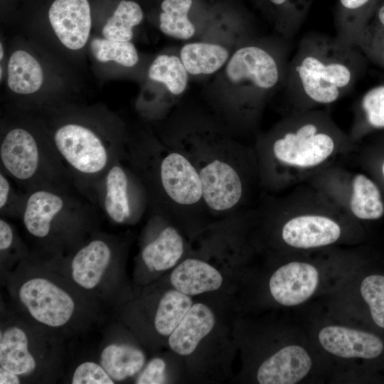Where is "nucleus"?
I'll list each match as a JSON object with an SVG mask.
<instances>
[{
  "mask_svg": "<svg viewBox=\"0 0 384 384\" xmlns=\"http://www.w3.org/2000/svg\"><path fill=\"white\" fill-rule=\"evenodd\" d=\"M356 146L329 109L289 112L253 146L260 187L274 193L305 183Z\"/></svg>",
  "mask_w": 384,
  "mask_h": 384,
  "instance_id": "obj_1",
  "label": "nucleus"
},
{
  "mask_svg": "<svg viewBox=\"0 0 384 384\" xmlns=\"http://www.w3.org/2000/svg\"><path fill=\"white\" fill-rule=\"evenodd\" d=\"M262 198L255 210L254 239L257 249L272 256L353 246L359 239L360 223L307 182L284 196Z\"/></svg>",
  "mask_w": 384,
  "mask_h": 384,
  "instance_id": "obj_2",
  "label": "nucleus"
},
{
  "mask_svg": "<svg viewBox=\"0 0 384 384\" xmlns=\"http://www.w3.org/2000/svg\"><path fill=\"white\" fill-rule=\"evenodd\" d=\"M191 161L200 178L210 216L222 218L245 208L260 186L253 147L213 131L181 130L164 141Z\"/></svg>",
  "mask_w": 384,
  "mask_h": 384,
  "instance_id": "obj_3",
  "label": "nucleus"
},
{
  "mask_svg": "<svg viewBox=\"0 0 384 384\" xmlns=\"http://www.w3.org/2000/svg\"><path fill=\"white\" fill-rule=\"evenodd\" d=\"M363 54L335 36H304L289 61L284 84L289 112L328 107L347 95L364 70Z\"/></svg>",
  "mask_w": 384,
  "mask_h": 384,
  "instance_id": "obj_4",
  "label": "nucleus"
},
{
  "mask_svg": "<svg viewBox=\"0 0 384 384\" xmlns=\"http://www.w3.org/2000/svg\"><path fill=\"white\" fill-rule=\"evenodd\" d=\"M153 213L195 235L210 223L198 174L188 157L164 141L129 151Z\"/></svg>",
  "mask_w": 384,
  "mask_h": 384,
  "instance_id": "obj_5",
  "label": "nucleus"
},
{
  "mask_svg": "<svg viewBox=\"0 0 384 384\" xmlns=\"http://www.w3.org/2000/svg\"><path fill=\"white\" fill-rule=\"evenodd\" d=\"M274 257L279 262L267 279V292L277 305L286 308L334 292L353 271L355 261L353 250L343 247Z\"/></svg>",
  "mask_w": 384,
  "mask_h": 384,
  "instance_id": "obj_6",
  "label": "nucleus"
},
{
  "mask_svg": "<svg viewBox=\"0 0 384 384\" xmlns=\"http://www.w3.org/2000/svg\"><path fill=\"white\" fill-rule=\"evenodd\" d=\"M287 50L284 43L252 41L237 49L228 60V80L242 87L238 114L244 125L255 126L268 96L284 85L289 61Z\"/></svg>",
  "mask_w": 384,
  "mask_h": 384,
  "instance_id": "obj_7",
  "label": "nucleus"
},
{
  "mask_svg": "<svg viewBox=\"0 0 384 384\" xmlns=\"http://www.w3.org/2000/svg\"><path fill=\"white\" fill-rule=\"evenodd\" d=\"M262 350L252 368L255 383L297 384L307 382L328 368L309 334L294 329L280 341ZM326 359V358H325Z\"/></svg>",
  "mask_w": 384,
  "mask_h": 384,
  "instance_id": "obj_8",
  "label": "nucleus"
},
{
  "mask_svg": "<svg viewBox=\"0 0 384 384\" xmlns=\"http://www.w3.org/2000/svg\"><path fill=\"white\" fill-rule=\"evenodd\" d=\"M307 183L361 223L384 215V200L378 184L365 174L334 164L312 176Z\"/></svg>",
  "mask_w": 384,
  "mask_h": 384,
  "instance_id": "obj_9",
  "label": "nucleus"
},
{
  "mask_svg": "<svg viewBox=\"0 0 384 384\" xmlns=\"http://www.w3.org/2000/svg\"><path fill=\"white\" fill-rule=\"evenodd\" d=\"M53 143L59 158L74 173L85 178L105 174L119 152L111 151L91 129L75 123L58 128Z\"/></svg>",
  "mask_w": 384,
  "mask_h": 384,
  "instance_id": "obj_10",
  "label": "nucleus"
},
{
  "mask_svg": "<svg viewBox=\"0 0 384 384\" xmlns=\"http://www.w3.org/2000/svg\"><path fill=\"white\" fill-rule=\"evenodd\" d=\"M308 334L328 361L353 364L356 360L377 358L384 351V343L379 336L343 321H315Z\"/></svg>",
  "mask_w": 384,
  "mask_h": 384,
  "instance_id": "obj_11",
  "label": "nucleus"
},
{
  "mask_svg": "<svg viewBox=\"0 0 384 384\" xmlns=\"http://www.w3.org/2000/svg\"><path fill=\"white\" fill-rule=\"evenodd\" d=\"M17 295L28 314L47 327L66 326L78 311L73 296L48 277L33 276L27 279L19 286Z\"/></svg>",
  "mask_w": 384,
  "mask_h": 384,
  "instance_id": "obj_12",
  "label": "nucleus"
},
{
  "mask_svg": "<svg viewBox=\"0 0 384 384\" xmlns=\"http://www.w3.org/2000/svg\"><path fill=\"white\" fill-rule=\"evenodd\" d=\"M148 206L145 188L132 167L117 158L104 176L103 206L114 223L124 224L139 218Z\"/></svg>",
  "mask_w": 384,
  "mask_h": 384,
  "instance_id": "obj_13",
  "label": "nucleus"
},
{
  "mask_svg": "<svg viewBox=\"0 0 384 384\" xmlns=\"http://www.w3.org/2000/svg\"><path fill=\"white\" fill-rule=\"evenodd\" d=\"M47 154L33 135L23 128L9 130L1 141L4 171L22 183L34 186V190L45 188L41 178L47 171Z\"/></svg>",
  "mask_w": 384,
  "mask_h": 384,
  "instance_id": "obj_14",
  "label": "nucleus"
},
{
  "mask_svg": "<svg viewBox=\"0 0 384 384\" xmlns=\"http://www.w3.org/2000/svg\"><path fill=\"white\" fill-rule=\"evenodd\" d=\"M194 235L200 246L192 251L188 249L191 255L173 268L169 277L173 288L191 297L218 290L223 283L222 274L208 261L201 240Z\"/></svg>",
  "mask_w": 384,
  "mask_h": 384,
  "instance_id": "obj_15",
  "label": "nucleus"
},
{
  "mask_svg": "<svg viewBox=\"0 0 384 384\" xmlns=\"http://www.w3.org/2000/svg\"><path fill=\"white\" fill-rule=\"evenodd\" d=\"M70 200L54 188H39L31 191L23 207L26 230L34 238L45 239L55 225L72 211Z\"/></svg>",
  "mask_w": 384,
  "mask_h": 384,
  "instance_id": "obj_16",
  "label": "nucleus"
},
{
  "mask_svg": "<svg viewBox=\"0 0 384 384\" xmlns=\"http://www.w3.org/2000/svg\"><path fill=\"white\" fill-rule=\"evenodd\" d=\"M158 231L142 247L141 260L151 272H164L176 267L185 257L188 245L181 230L164 217L153 213Z\"/></svg>",
  "mask_w": 384,
  "mask_h": 384,
  "instance_id": "obj_17",
  "label": "nucleus"
},
{
  "mask_svg": "<svg viewBox=\"0 0 384 384\" xmlns=\"http://www.w3.org/2000/svg\"><path fill=\"white\" fill-rule=\"evenodd\" d=\"M48 18L55 35L65 47L78 50L85 45L92 25L87 0H55L48 10Z\"/></svg>",
  "mask_w": 384,
  "mask_h": 384,
  "instance_id": "obj_18",
  "label": "nucleus"
},
{
  "mask_svg": "<svg viewBox=\"0 0 384 384\" xmlns=\"http://www.w3.org/2000/svg\"><path fill=\"white\" fill-rule=\"evenodd\" d=\"M113 257V247L108 241L102 238L90 240L75 253L71 260L73 280L83 289H95L111 265Z\"/></svg>",
  "mask_w": 384,
  "mask_h": 384,
  "instance_id": "obj_19",
  "label": "nucleus"
},
{
  "mask_svg": "<svg viewBox=\"0 0 384 384\" xmlns=\"http://www.w3.org/2000/svg\"><path fill=\"white\" fill-rule=\"evenodd\" d=\"M215 313L203 302L193 304L178 326L168 337L169 348L180 356H188L213 330Z\"/></svg>",
  "mask_w": 384,
  "mask_h": 384,
  "instance_id": "obj_20",
  "label": "nucleus"
},
{
  "mask_svg": "<svg viewBox=\"0 0 384 384\" xmlns=\"http://www.w3.org/2000/svg\"><path fill=\"white\" fill-rule=\"evenodd\" d=\"M38 366L28 334L20 324L1 328L0 367L20 377L33 373Z\"/></svg>",
  "mask_w": 384,
  "mask_h": 384,
  "instance_id": "obj_21",
  "label": "nucleus"
},
{
  "mask_svg": "<svg viewBox=\"0 0 384 384\" xmlns=\"http://www.w3.org/2000/svg\"><path fill=\"white\" fill-rule=\"evenodd\" d=\"M376 0H337L334 12L336 38L343 45L358 47L370 20Z\"/></svg>",
  "mask_w": 384,
  "mask_h": 384,
  "instance_id": "obj_22",
  "label": "nucleus"
},
{
  "mask_svg": "<svg viewBox=\"0 0 384 384\" xmlns=\"http://www.w3.org/2000/svg\"><path fill=\"white\" fill-rule=\"evenodd\" d=\"M204 6L202 0H161L159 22L161 31L179 40H188L196 33L192 14Z\"/></svg>",
  "mask_w": 384,
  "mask_h": 384,
  "instance_id": "obj_23",
  "label": "nucleus"
},
{
  "mask_svg": "<svg viewBox=\"0 0 384 384\" xmlns=\"http://www.w3.org/2000/svg\"><path fill=\"white\" fill-rule=\"evenodd\" d=\"M145 360L141 349L126 343H110L102 348L100 356V365L114 382L138 374Z\"/></svg>",
  "mask_w": 384,
  "mask_h": 384,
  "instance_id": "obj_24",
  "label": "nucleus"
},
{
  "mask_svg": "<svg viewBox=\"0 0 384 384\" xmlns=\"http://www.w3.org/2000/svg\"><path fill=\"white\" fill-rule=\"evenodd\" d=\"M180 58L189 74L210 75L227 63L230 54L221 45L194 42L186 43L181 48Z\"/></svg>",
  "mask_w": 384,
  "mask_h": 384,
  "instance_id": "obj_25",
  "label": "nucleus"
},
{
  "mask_svg": "<svg viewBox=\"0 0 384 384\" xmlns=\"http://www.w3.org/2000/svg\"><path fill=\"white\" fill-rule=\"evenodd\" d=\"M384 129V85L373 87L361 97L348 133L357 142L369 131Z\"/></svg>",
  "mask_w": 384,
  "mask_h": 384,
  "instance_id": "obj_26",
  "label": "nucleus"
},
{
  "mask_svg": "<svg viewBox=\"0 0 384 384\" xmlns=\"http://www.w3.org/2000/svg\"><path fill=\"white\" fill-rule=\"evenodd\" d=\"M43 73L41 65L31 54L16 50L8 63L7 84L17 94H31L41 87Z\"/></svg>",
  "mask_w": 384,
  "mask_h": 384,
  "instance_id": "obj_27",
  "label": "nucleus"
},
{
  "mask_svg": "<svg viewBox=\"0 0 384 384\" xmlns=\"http://www.w3.org/2000/svg\"><path fill=\"white\" fill-rule=\"evenodd\" d=\"M193 302L191 296L174 288L160 298L154 316V327L158 334L169 337L186 315Z\"/></svg>",
  "mask_w": 384,
  "mask_h": 384,
  "instance_id": "obj_28",
  "label": "nucleus"
},
{
  "mask_svg": "<svg viewBox=\"0 0 384 384\" xmlns=\"http://www.w3.org/2000/svg\"><path fill=\"white\" fill-rule=\"evenodd\" d=\"M314 0H265L276 26L284 38L299 32Z\"/></svg>",
  "mask_w": 384,
  "mask_h": 384,
  "instance_id": "obj_29",
  "label": "nucleus"
},
{
  "mask_svg": "<svg viewBox=\"0 0 384 384\" xmlns=\"http://www.w3.org/2000/svg\"><path fill=\"white\" fill-rule=\"evenodd\" d=\"M144 18L141 6L132 0H122L102 28L105 38L115 41H130L133 28Z\"/></svg>",
  "mask_w": 384,
  "mask_h": 384,
  "instance_id": "obj_30",
  "label": "nucleus"
},
{
  "mask_svg": "<svg viewBox=\"0 0 384 384\" xmlns=\"http://www.w3.org/2000/svg\"><path fill=\"white\" fill-rule=\"evenodd\" d=\"M188 74L180 57L167 54L156 56L148 70L151 80L163 83L174 95H181L186 90Z\"/></svg>",
  "mask_w": 384,
  "mask_h": 384,
  "instance_id": "obj_31",
  "label": "nucleus"
},
{
  "mask_svg": "<svg viewBox=\"0 0 384 384\" xmlns=\"http://www.w3.org/2000/svg\"><path fill=\"white\" fill-rule=\"evenodd\" d=\"M90 49L94 57L102 63L114 61L125 67H133L139 60L137 50L130 41L96 38L91 41Z\"/></svg>",
  "mask_w": 384,
  "mask_h": 384,
  "instance_id": "obj_32",
  "label": "nucleus"
},
{
  "mask_svg": "<svg viewBox=\"0 0 384 384\" xmlns=\"http://www.w3.org/2000/svg\"><path fill=\"white\" fill-rule=\"evenodd\" d=\"M358 292L375 324L384 329V275L372 274L358 284Z\"/></svg>",
  "mask_w": 384,
  "mask_h": 384,
  "instance_id": "obj_33",
  "label": "nucleus"
},
{
  "mask_svg": "<svg viewBox=\"0 0 384 384\" xmlns=\"http://www.w3.org/2000/svg\"><path fill=\"white\" fill-rule=\"evenodd\" d=\"M358 48L364 55L384 65V3L363 31Z\"/></svg>",
  "mask_w": 384,
  "mask_h": 384,
  "instance_id": "obj_34",
  "label": "nucleus"
},
{
  "mask_svg": "<svg viewBox=\"0 0 384 384\" xmlns=\"http://www.w3.org/2000/svg\"><path fill=\"white\" fill-rule=\"evenodd\" d=\"M115 382L100 365L93 361L80 363L75 370L72 384H113Z\"/></svg>",
  "mask_w": 384,
  "mask_h": 384,
  "instance_id": "obj_35",
  "label": "nucleus"
},
{
  "mask_svg": "<svg viewBox=\"0 0 384 384\" xmlns=\"http://www.w3.org/2000/svg\"><path fill=\"white\" fill-rule=\"evenodd\" d=\"M166 364L164 360L159 357L151 359L144 368L139 372L137 377V384H161L166 383Z\"/></svg>",
  "mask_w": 384,
  "mask_h": 384,
  "instance_id": "obj_36",
  "label": "nucleus"
},
{
  "mask_svg": "<svg viewBox=\"0 0 384 384\" xmlns=\"http://www.w3.org/2000/svg\"><path fill=\"white\" fill-rule=\"evenodd\" d=\"M14 242V232L11 225L0 219V251L2 255L11 248Z\"/></svg>",
  "mask_w": 384,
  "mask_h": 384,
  "instance_id": "obj_37",
  "label": "nucleus"
},
{
  "mask_svg": "<svg viewBox=\"0 0 384 384\" xmlns=\"http://www.w3.org/2000/svg\"><path fill=\"white\" fill-rule=\"evenodd\" d=\"M13 192L11 183L5 172L0 173V209L1 211L9 210L12 200Z\"/></svg>",
  "mask_w": 384,
  "mask_h": 384,
  "instance_id": "obj_38",
  "label": "nucleus"
},
{
  "mask_svg": "<svg viewBox=\"0 0 384 384\" xmlns=\"http://www.w3.org/2000/svg\"><path fill=\"white\" fill-rule=\"evenodd\" d=\"M20 383L19 375L0 367V384H18Z\"/></svg>",
  "mask_w": 384,
  "mask_h": 384,
  "instance_id": "obj_39",
  "label": "nucleus"
},
{
  "mask_svg": "<svg viewBox=\"0 0 384 384\" xmlns=\"http://www.w3.org/2000/svg\"><path fill=\"white\" fill-rule=\"evenodd\" d=\"M378 174L380 180L384 183V158L379 162L378 166Z\"/></svg>",
  "mask_w": 384,
  "mask_h": 384,
  "instance_id": "obj_40",
  "label": "nucleus"
},
{
  "mask_svg": "<svg viewBox=\"0 0 384 384\" xmlns=\"http://www.w3.org/2000/svg\"><path fill=\"white\" fill-rule=\"evenodd\" d=\"M257 6H260L263 9L268 11L265 0H252Z\"/></svg>",
  "mask_w": 384,
  "mask_h": 384,
  "instance_id": "obj_41",
  "label": "nucleus"
},
{
  "mask_svg": "<svg viewBox=\"0 0 384 384\" xmlns=\"http://www.w3.org/2000/svg\"><path fill=\"white\" fill-rule=\"evenodd\" d=\"M4 56V50H3V46L2 43L0 45V59L1 60Z\"/></svg>",
  "mask_w": 384,
  "mask_h": 384,
  "instance_id": "obj_42",
  "label": "nucleus"
}]
</instances>
